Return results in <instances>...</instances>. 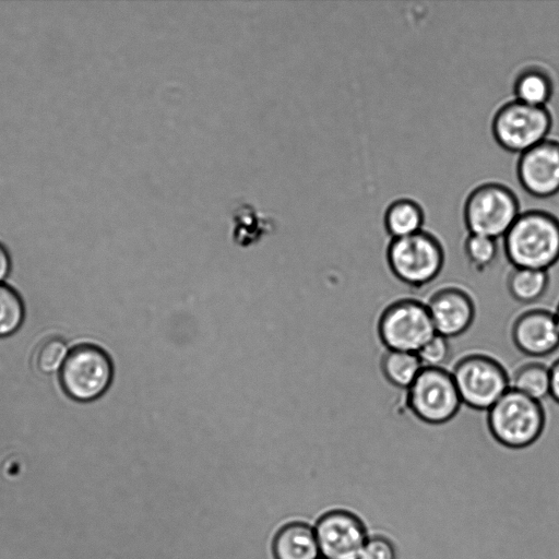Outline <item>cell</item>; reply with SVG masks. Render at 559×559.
<instances>
[{
  "label": "cell",
  "mask_w": 559,
  "mask_h": 559,
  "mask_svg": "<svg viewBox=\"0 0 559 559\" xmlns=\"http://www.w3.org/2000/svg\"><path fill=\"white\" fill-rule=\"evenodd\" d=\"M450 372L462 404L475 411L487 412L510 389V373L486 353L464 354Z\"/></svg>",
  "instance_id": "4"
},
{
  "label": "cell",
  "mask_w": 559,
  "mask_h": 559,
  "mask_svg": "<svg viewBox=\"0 0 559 559\" xmlns=\"http://www.w3.org/2000/svg\"><path fill=\"white\" fill-rule=\"evenodd\" d=\"M423 368L416 353L385 349L380 359V370L384 379L391 385L405 391Z\"/></svg>",
  "instance_id": "19"
},
{
  "label": "cell",
  "mask_w": 559,
  "mask_h": 559,
  "mask_svg": "<svg viewBox=\"0 0 559 559\" xmlns=\"http://www.w3.org/2000/svg\"><path fill=\"white\" fill-rule=\"evenodd\" d=\"M502 239L513 267L549 271L559 262V219L547 211L521 212Z\"/></svg>",
  "instance_id": "1"
},
{
  "label": "cell",
  "mask_w": 559,
  "mask_h": 559,
  "mask_svg": "<svg viewBox=\"0 0 559 559\" xmlns=\"http://www.w3.org/2000/svg\"><path fill=\"white\" fill-rule=\"evenodd\" d=\"M498 251V240L481 235L467 234L463 243L466 261L477 272H484L491 266Z\"/></svg>",
  "instance_id": "22"
},
{
  "label": "cell",
  "mask_w": 559,
  "mask_h": 559,
  "mask_svg": "<svg viewBox=\"0 0 559 559\" xmlns=\"http://www.w3.org/2000/svg\"><path fill=\"white\" fill-rule=\"evenodd\" d=\"M516 176L521 187L539 199L559 192V141L546 139L520 154Z\"/></svg>",
  "instance_id": "12"
},
{
  "label": "cell",
  "mask_w": 559,
  "mask_h": 559,
  "mask_svg": "<svg viewBox=\"0 0 559 559\" xmlns=\"http://www.w3.org/2000/svg\"><path fill=\"white\" fill-rule=\"evenodd\" d=\"M114 364L102 347L83 343L74 346L60 369L59 381L72 400L87 403L99 399L110 388Z\"/></svg>",
  "instance_id": "6"
},
{
  "label": "cell",
  "mask_w": 559,
  "mask_h": 559,
  "mask_svg": "<svg viewBox=\"0 0 559 559\" xmlns=\"http://www.w3.org/2000/svg\"><path fill=\"white\" fill-rule=\"evenodd\" d=\"M515 348L532 358L552 354L559 347V329L554 311L531 308L519 313L510 330Z\"/></svg>",
  "instance_id": "13"
},
{
  "label": "cell",
  "mask_w": 559,
  "mask_h": 559,
  "mask_svg": "<svg viewBox=\"0 0 559 559\" xmlns=\"http://www.w3.org/2000/svg\"><path fill=\"white\" fill-rule=\"evenodd\" d=\"M416 354L423 367L444 368L451 354L449 338L436 333Z\"/></svg>",
  "instance_id": "24"
},
{
  "label": "cell",
  "mask_w": 559,
  "mask_h": 559,
  "mask_svg": "<svg viewBox=\"0 0 559 559\" xmlns=\"http://www.w3.org/2000/svg\"><path fill=\"white\" fill-rule=\"evenodd\" d=\"M320 559H324V558L321 557Z\"/></svg>",
  "instance_id": "29"
},
{
  "label": "cell",
  "mask_w": 559,
  "mask_h": 559,
  "mask_svg": "<svg viewBox=\"0 0 559 559\" xmlns=\"http://www.w3.org/2000/svg\"><path fill=\"white\" fill-rule=\"evenodd\" d=\"M314 532L324 559H358L369 536L362 520L344 509H334L321 515Z\"/></svg>",
  "instance_id": "10"
},
{
  "label": "cell",
  "mask_w": 559,
  "mask_h": 559,
  "mask_svg": "<svg viewBox=\"0 0 559 559\" xmlns=\"http://www.w3.org/2000/svg\"><path fill=\"white\" fill-rule=\"evenodd\" d=\"M69 353L64 340L58 336L49 337L36 349V367L43 373H55L61 369Z\"/></svg>",
  "instance_id": "23"
},
{
  "label": "cell",
  "mask_w": 559,
  "mask_h": 559,
  "mask_svg": "<svg viewBox=\"0 0 559 559\" xmlns=\"http://www.w3.org/2000/svg\"><path fill=\"white\" fill-rule=\"evenodd\" d=\"M25 308L19 293L0 283V337L14 334L22 325Z\"/></svg>",
  "instance_id": "21"
},
{
  "label": "cell",
  "mask_w": 559,
  "mask_h": 559,
  "mask_svg": "<svg viewBox=\"0 0 559 559\" xmlns=\"http://www.w3.org/2000/svg\"><path fill=\"white\" fill-rule=\"evenodd\" d=\"M551 128L552 116L547 107L514 98L501 104L491 120V132L498 145L519 155L548 139Z\"/></svg>",
  "instance_id": "7"
},
{
  "label": "cell",
  "mask_w": 559,
  "mask_h": 559,
  "mask_svg": "<svg viewBox=\"0 0 559 559\" xmlns=\"http://www.w3.org/2000/svg\"><path fill=\"white\" fill-rule=\"evenodd\" d=\"M546 414L542 402L509 389L488 411L487 427L502 447L524 449L543 435Z\"/></svg>",
  "instance_id": "2"
},
{
  "label": "cell",
  "mask_w": 559,
  "mask_h": 559,
  "mask_svg": "<svg viewBox=\"0 0 559 559\" xmlns=\"http://www.w3.org/2000/svg\"><path fill=\"white\" fill-rule=\"evenodd\" d=\"M520 214V202L514 191L496 181H486L474 187L463 206V218L468 234L496 240L504 237Z\"/></svg>",
  "instance_id": "5"
},
{
  "label": "cell",
  "mask_w": 559,
  "mask_h": 559,
  "mask_svg": "<svg viewBox=\"0 0 559 559\" xmlns=\"http://www.w3.org/2000/svg\"><path fill=\"white\" fill-rule=\"evenodd\" d=\"M231 238L239 246L258 242L276 227L272 216L261 213L251 202L237 200L230 207Z\"/></svg>",
  "instance_id": "15"
},
{
  "label": "cell",
  "mask_w": 559,
  "mask_h": 559,
  "mask_svg": "<svg viewBox=\"0 0 559 559\" xmlns=\"http://www.w3.org/2000/svg\"><path fill=\"white\" fill-rule=\"evenodd\" d=\"M406 405L420 421L442 425L452 420L463 404L450 370L424 367L406 390Z\"/></svg>",
  "instance_id": "9"
},
{
  "label": "cell",
  "mask_w": 559,
  "mask_h": 559,
  "mask_svg": "<svg viewBox=\"0 0 559 559\" xmlns=\"http://www.w3.org/2000/svg\"><path fill=\"white\" fill-rule=\"evenodd\" d=\"M358 559H397L394 543L384 535H369Z\"/></svg>",
  "instance_id": "25"
},
{
  "label": "cell",
  "mask_w": 559,
  "mask_h": 559,
  "mask_svg": "<svg viewBox=\"0 0 559 559\" xmlns=\"http://www.w3.org/2000/svg\"><path fill=\"white\" fill-rule=\"evenodd\" d=\"M377 333L385 349L417 353L436 331L425 301L400 298L379 314Z\"/></svg>",
  "instance_id": "8"
},
{
  "label": "cell",
  "mask_w": 559,
  "mask_h": 559,
  "mask_svg": "<svg viewBox=\"0 0 559 559\" xmlns=\"http://www.w3.org/2000/svg\"><path fill=\"white\" fill-rule=\"evenodd\" d=\"M554 95V82L546 70L526 66L513 80V98L532 106L547 107Z\"/></svg>",
  "instance_id": "17"
},
{
  "label": "cell",
  "mask_w": 559,
  "mask_h": 559,
  "mask_svg": "<svg viewBox=\"0 0 559 559\" xmlns=\"http://www.w3.org/2000/svg\"><path fill=\"white\" fill-rule=\"evenodd\" d=\"M274 559H320L314 527L305 522L282 526L272 543Z\"/></svg>",
  "instance_id": "14"
},
{
  "label": "cell",
  "mask_w": 559,
  "mask_h": 559,
  "mask_svg": "<svg viewBox=\"0 0 559 559\" xmlns=\"http://www.w3.org/2000/svg\"><path fill=\"white\" fill-rule=\"evenodd\" d=\"M554 313H555V318H556L557 325H558V329H559V302H558Z\"/></svg>",
  "instance_id": "28"
},
{
  "label": "cell",
  "mask_w": 559,
  "mask_h": 559,
  "mask_svg": "<svg viewBox=\"0 0 559 559\" xmlns=\"http://www.w3.org/2000/svg\"><path fill=\"white\" fill-rule=\"evenodd\" d=\"M549 396L559 404V358L549 366Z\"/></svg>",
  "instance_id": "26"
},
{
  "label": "cell",
  "mask_w": 559,
  "mask_h": 559,
  "mask_svg": "<svg viewBox=\"0 0 559 559\" xmlns=\"http://www.w3.org/2000/svg\"><path fill=\"white\" fill-rule=\"evenodd\" d=\"M11 270V257L5 246L0 242V283L9 275Z\"/></svg>",
  "instance_id": "27"
},
{
  "label": "cell",
  "mask_w": 559,
  "mask_h": 559,
  "mask_svg": "<svg viewBox=\"0 0 559 559\" xmlns=\"http://www.w3.org/2000/svg\"><path fill=\"white\" fill-rule=\"evenodd\" d=\"M435 331L447 338L464 334L473 324L476 306L469 292L459 284H444L425 301Z\"/></svg>",
  "instance_id": "11"
},
{
  "label": "cell",
  "mask_w": 559,
  "mask_h": 559,
  "mask_svg": "<svg viewBox=\"0 0 559 559\" xmlns=\"http://www.w3.org/2000/svg\"><path fill=\"white\" fill-rule=\"evenodd\" d=\"M425 214L421 205L412 198L391 201L384 211L383 224L391 239L403 238L423 230Z\"/></svg>",
  "instance_id": "16"
},
{
  "label": "cell",
  "mask_w": 559,
  "mask_h": 559,
  "mask_svg": "<svg viewBox=\"0 0 559 559\" xmlns=\"http://www.w3.org/2000/svg\"><path fill=\"white\" fill-rule=\"evenodd\" d=\"M510 389L542 402L549 396V366L539 361L520 365L510 374Z\"/></svg>",
  "instance_id": "20"
},
{
  "label": "cell",
  "mask_w": 559,
  "mask_h": 559,
  "mask_svg": "<svg viewBox=\"0 0 559 559\" xmlns=\"http://www.w3.org/2000/svg\"><path fill=\"white\" fill-rule=\"evenodd\" d=\"M385 258L396 280L409 287L420 288L440 275L445 252L440 240L423 229L411 236L390 239Z\"/></svg>",
  "instance_id": "3"
},
{
  "label": "cell",
  "mask_w": 559,
  "mask_h": 559,
  "mask_svg": "<svg viewBox=\"0 0 559 559\" xmlns=\"http://www.w3.org/2000/svg\"><path fill=\"white\" fill-rule=\"evenodd\" d=\"M549 283L548 271L513 266L506 281L510 296L521 304H534L542 299Z\"/></svg>",
  "instance_id": "18"
}]
</instances>
